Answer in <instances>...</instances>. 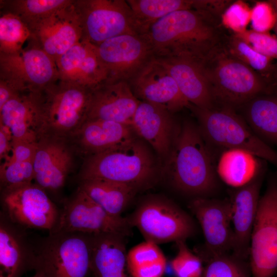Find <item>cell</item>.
Masks as SVG:
<instances>
[{
  "label": "cell",
  "mask_w": 277,
  "mask_h": 277,
  "mask_svg": "<svg viewBox=\"0 0 277 277\" xmlns=\"http://www.w3.org/2000/svg\"><path fill=\"white\" fill-rule=\"evenodd\" d=\"M217 17L202 10H180L161 18L142 35L155 57H183L200 63L222 44Z\"/></svg>",
  "instance_id": "cell-1"
},
{
  "label": "cell",
  "mask_w": 277,
  "mask_h": 277,
  "mask_svg": "<svg viewBox=\"0 0 277 277\" xmlns=\"http://www.w3.org/2000/svg\"><path fill=\"white\" fill-rule=\"evenodd\" d=\"M161 175L178 190L197 197L215 188L217 174L211 147L197 124L186 120L179 126L169 155L162 165Z\"/></svg>",
  "instance_id": "cell-2"
},
{
  "label": "cell",
  "mask_w": 277,
  "mask_h": 277,
  "mask_svg": "<svg viewBox=\"0 0 277 277\" xmlns=\"http://www.w3.org/2000/svg\"><path fill=\"white\" fill-rule=\"evenodd\" d=\"M161 175V164L156 154L136 135L111 149L87 156L78 177L80 181H113L140 190L154 184Z\"/></svg>",
  "instance_id": "cell-3"
},
{
  "label": "cell",
  "mask_w": 277,
  "mask_h": 277,
  "mask_svg": "<svg viewBox=\"0 0 277 277\" xmlns=\"http://www.w3.org/2000/svg\"><path fill=\"white\" fill-rule=\"evenodd\" d=\"M199 64L209 84L215 107L235 110L266 92L262 75L231 54L225 44Z\"/></svg>",
  "instance_id": "cell-4"
},
{
  "label": "cell",
  "mask_w": 277,
  "mask_h": 277,
  "mask_svg": "<svg viewBox=\"0 0 277 277\" xmlns=\"http://www.w3.org/2000/svg\"><path fill=\"white\" fill-rule=\"evenodd\" d=\"M92 90L58 78L39 91L38 140L68 141L86 120Z\"/></svg>",
  "instance_id": "cell-5"
},
{
  "label": "cell",
  "mask_w": 277,
  "mask_h": 277,
  "mask_svg": "<svg viewBox=\"0 0 277 277\" xmlns=\"http://www.w3.org/2000/svg\"><path fill=\"white\" fill-rule=\"evenodd\" d=\"M188 108L196 117L200 130L211 147L243 149L277 165V152L254 134L235 110L204 109L191 104Z\"/></svg>",
  "instance_id": "cell-6"
},
{
  "label": "cell",
  "mask_w": 277,
  "mask_h": 277,
  "mask_svg": "<svg viewBox=\"0 0 277 277\" xmlns=\"http://www.w3.org/2000/svg\"><path fill=\"white\" fill-rule=\"evenodd\" d=\"M91 258V234L51 233L35 250L33 269L44 277H86Z\"/></svg>",
  "instance_id": "cell-7"
},
{
  "label": "cell",
  "mask_w": 277,
  "mask_h": 277,
  "mask_svg": "<svg viewBox=\"0 0 277 277\" xmlns=\"http://www.w3.org/2000/svg\"><path fill=\"white\" fill-rule=\"evenodd\" d=\"M146 241L157 244L185 241L195 231L191 217L167 198L153 195L138 205L129 219Z\"/></svg>",
  "instance_id": "cell-8"
},
{
  "label": "cell",
  "mask_w": 277,
  "mask_h": 277,
  "mask_svg": "<svg viewBox=\"0 0 277 277\" xmlns=\"http://www.w3.org/2000/svg\"><path fill=\"white\" fill-rule=\"evenodd\" d=\"M82 39L96 46L113 37L139 34L130 6L125 0H73Z\"/></svg>",
  "instance_id": "cell-9"
},
{
  "label": "cell",
  "mask_w": 277,
  "mask_h": 277,
  "mask_svg": "<svg viewBox=\"0 0 277 277\" xmlns=\"http://www.w3.org/2000/svg\"><path fill=\"white\" fill-rule=\"evenodd\" d=\"M58 78L54 60L31 38L20 50L0 53V80L18 92H38Z\"/></svg>",
  "instance_id": "cell-10"
},
{
  "label": "cell",
  "mask_w": 277,
  "mask_h": 277,
  "mask_svg": "<svg viewBox=\"0 0 277 277\" xmlns=\"http://www.w3.org/2000/svg\"><path fill=\"white\" fill-rule=\"evenodd\" d=\"M249 259L252 277H273L276 274L277 181L274 180L260 198Z\"/></svg>",
  "instance_id": "cell-11"
},
{
  "label": "cell",
  "mask_w": 277,
  "mask_h": 277,
  "mask_svg": "<svg viewBox=\"0 0 277 277\" xmlns=\"http://www.w3.org/2000/svg\"><path fill=\"white\" fill-rule=\"evenodd\" d=\"M131 226L129 219L110 215L78 188L60 212L57 224L49 233L80 232L125 237L130 234Z\"/></svg>",
  "instance_id": "cell-12"
},
{
  "label": "cell",
  "mask_w": 277,
  "mask_h": 277,
  "mask_svg": "<svg viewBox=\"0 0 277 277\" xmlns=\"http://www.w3.org/2000/svg\"><path fill=\"white\" fill-rule=\"evenodd\" d=\"M45 191L33 183L3 190L2 213L21 228L50 232L57 224L60 212Z\"/></svg>",
  "instance_id": "cell-13"
},
{
  "label": "cell",
  "mask_w": 277,
  "mask_h": 277,
  "mask_svg": "<svg viewBox=\"0 0 277 277\" xmlns=\"http://www.w3.org/2000/svg\"><path fill=\"white\" fill-rule=\"evenodd\" d=\"M97 48L109 81L128 82L154 57L145 36L136 33L113 37Z\"/></svg>",
  "instance_id": "cell-14"
},
{
  "label": "cell",
  "mask_w": 277,
  "mask_h": 277,
  "mask_svg": "<svg viewBox=\"0 0 277 277\" xmlns=\"http://www.w3.org/2000/svg\"><path fill=\"white\" fill-rule=\"evenodd\" d=\"M128 82L139 101L161 105L173 114L190 104L168 69L155 57Z\"/></svg>",
  "instance_id": "cell-15"
},
{
  "label": "cell",
  "mask_w": 277,
  "mask_h": 277,
  "mask_svg": "<svg viewBox=\"0 0 277 277\" xmlns=\"http://www.w3.org/2000/svg\"><path fill=\"white\" fill-rule=\"evenodd\" d=\"M189 208L202 228L207 257L228 253L232 250L233 233L230 201L196 197L190 203Z\"/></svg>",
  "instance_id": "cell-16"
},
{
  "label": "cell",
  "mask_w": 277,
  "mask_h": 277,
  "mask_svg": "<svg viewBox=\"0 0 277 277\" xmlns=\"http://www.w3.org/2000/svg\"><path fill=\"white\" fill-rule=\"evenodd\" d=\"M73 2L28 28L32 39L55 62L82 39L81 24Z\"/></svg>",
  "instance_id": "cell-17"
},
{
  "label": "cell",
  "mask_w": 277,
  "mask_h": 277,
  "mask_svg": "<svg viewBox=\"0 0 277 277\" xmlns=\"http://www.w3.org/2000/svg\"><path fill=\"white\" fill-rule=\"evenodd\" d=\"M173 115L163 106L140 101L132 122L135 133L151 147L161 166L169 155L179 127Z\"/></svg>",
  "instance_id": "cell-18"
},
{
  "label": "cell",
  "mask_w": 277,
  "mask_h": 277,
  "mask_svg": "<svg viewBox=\"0 0 277 277\" xmlns=\"http://www.w3.org/2000/svg\"><path fill=\"white\" fill-rule=\"evenodd\" d=\"M68 141L43 137L37 141L33 160L34 181L45 190L56 191L72 170L73 154Z\"/></svg>",
  "instance_id": "cell-19"
},
{
  "label": "cell",
  "mask_w": 277,
  "mask_h": 277,
  "mask_svg": "<svg viewBox=\"0 0 277 277\" xmlns=\"http://www.w3.org/2000/svg\"><path fill=\"white\" fill-rule=\"evenodd\" d=\"M140 102L128 82L106 80L92 90L86 121L99 119L131 125Z\"/></svg>",
  "instance_id": "cell-20"
},
{
  "label": "cell",
  "mask_w": 277,
  "mask_h": 277,
  "mask_svg": "<svg viewBox=\"0 0 277 277\" xmlns=\"http://www.w3.org/2000/svg\"><path fill=\"white\" fill-rule=\"evenodd\" d=\"M58 78L93 89L107 79L97 46L81 40L55 61Z\"/></svg>",
  "instance_id": "cell-21"
},
{
  "label": "cell",
  "mask_w": 277,
  "mask_h": 277,
  "mask_svg": "<svg viewBox=\"0 0 277 277\" xmlns=\"http://www.w3.org/2000/svg\"><path fill=\"white\" fill-rule=\"evenodd\" d=\"M262 176L259 175L248 184L236 188L230 200L233 233L234 255L247 260L251 233L256 214Z\"/></svg>",
  "instance_id": "cell-22"
},
{
  "label": "cell",
  "mask_w": 277,
  "mask_h": 277,
  "mask_svg": "<svg viewBox=\"0 0 277 277\" xmlns=\"http://www.w3.org/2000/svg\"><path fill=\"white\" fill-rule=\"evenodd\" d=\"M38 92H20L0 109V124L8 130L12 142L38 141L40 122Z\"/></svg>",
  "instance_id": "cell-23"
},
{
  "label": "cell",
  "mask_w": 277,
  "mask_h": 277,
  "mask_svg": "<svg viewBox=\"0 0 277 277\" xmlns=\"http://www.w3.org/2000/svg\"><path fill=\"white\" fill-rule=\"evenodd\" d=\"M131 125L99 119L86 121L68 140L87 156L114 148L136 136Z\"/></svg>",
  "instance_id": "cell-24"
},
{
  "label": "cell",
  "mask_w": 277,
  "mask_h": 277,
  "mask_svg": "<svg viewBox=\"0 0 277 277\" xmlns=\"http://www.w3.org/2000/svg\"><path fill=\"white\" fill-rule=\"evenodd\" d=\"M155 58L168 69L190 104L204 109L215 107L209 84L197 62L183 57Z\"/></svg>",
  "instance_id": "cell-25"
},
{
  "label": "cell",
  "mask_w": 277,
  "mask_h": 277,
  "mask_svg": "<svg viewBox=\"0 0 277 277\" xmlns=\"http://www.w3.org/2000/svg\"><path fill=\"white\" fill-rule=\"evenodd\" d=\"M18 227L1 213L0 277H21L27 268L33 269L35 250Z\"/></svg>",
  "instance_id": "cell-26"
},
{
  "label": "cell",
  "mask_w": 277,
  "mask_h": 277,
  "mask_svg": "<svg viewBox=\"0 0 277 277\" xmlns=\"http://www.w3.org/2000/svg\"><path fill=\"white\" fill-rule=\"evenodd\" d=\"M91 270L95 277H132L127 261L125 237L91 234Z\"/></svg>",
  "instance_id": "cell-27"
},
{
  "label": "cell",
  "mask_w": 277,
  "mask_h": 277,
  "mask_svg": "<svg viewBox=\"0 0 277 277\" xmlns=\"http://www.w3.org/2000/svg\"><path fill=\"white\" fill-rule=\"evenodd\" d=\"M240 108L242 117L262 141L277 146V93L255 96Z\"/></svg>",
  "instance_id": "cell-28"
},
{
  "label": "cell",
  "mask_w": 277,
  "mask_h": 277,
  "mask_svg": "<svg viewBox=\"0 0 277 277\" xmlns=\"http://www.w3.org/2000/svg\"><path fill=\"white\" fill-rule=\"evenodd\" d=\"M110 215L120 217L139 191L126 184L102 179L80 181L79 187Z\"/></svg>",
  "instance_id": "cell-29"
},
{
  "label": "cell",
  "mask_w": 277,
  "mask_h": 277,
  "mask_svg": "<svg viewBox=\"0 0 277 277\" xmlns=\"http://www.w3.org/2000/svg\"><path fill=\"white\" fill-rule=\"evenodd\" d=\"M258 158L243 149H224L215 166L216 174L227 185L241 187L260 175Z\"/></svg>",
  "instance_id": "cell-30"
},
{
  "label": "cell",
  "mask_w": 277,
  "mask_h": 277,
  "mask_svg": "<svg viewBox=\"0 0 277 277\" xmlns=\"http://www.w3.org/2000/svg\"><path fill=\"white\" fill-rule=\"evenodd\" d=\"M137 30L145 34L155 23L176 11L194 9L195 0H126Z\"/></svg>",
  "instance_id": "cell-31"
},
{
  "label": "cell",
  "mask_w": 277,
  "mask_h": 277,
  "mask_svg": "<svg viewBox=\"0 0 277 277\" xmlns=\"http://www.w3.org/2000/svg\"><path fill=\"white\" fill-rule=\"evenodd\" d=\"M127 264L132 277H162L166 269V259L157 244L145 241L131 248L127 253Z\"/></svg>",
  "instance_id": "cell-32"
},
{
  "label": "cell",
  "mask_w": 277,
  "mask_h": 277,
  "mask_svg": "<svg viewBox=\"0 0 277 277\" xmlns=\"http://www.w3.org/2000/svg\"><path fill=\"white\" fill-rule=\"evenodd\" d=\"M71 2L72 0L1 1V11L17 16L29 28Z\"/></svg>",
  "instance_id": "cell-33"
},
{
  "label": "cell",
  "mask_w": 277,
  "mask_h": 277,
  "mask_svg": "<svg viewBox=\"0 0 277 277\" xmlns=\"http://www.w3.org/2000/svg\"><path fill=\"white\" fill-rule=\"evenodd\" d=\"M31 38L29 29L18 17L1 11L0 53L16 52L25 47Z\"/></svg>",
  "instance_id": "cell-34"
},
{
  "label": "cell",
  "mask_w": 277,
  "mask_h": 277,
  "mask_svg": "<svg viewBox=\"0 0 277 277\" xmlns=\"http://www.w3.org/2000/svg\"><path fill=\"white\" fill-rule=\"evenodd\" d=\"M202 277H251L247 260L229 253L206 257Z\"/></svg>",
  "instance_id": "cell-35"
},
{
  "label": "cell",
  "mask_w": 277,
  "mask_h": 277,
  "mask_svg": "<svg viewBox=\"0 0 277 277\" xmlns=\"http://www.w3.org/2000/svg\"><path fill=\"white\" fill-rule=\"evenodd\" d=\"M225 46L231 54L259 74L267 73L271 69L273 59L258 52L234 34L229 38Z\"/></svg>",
  "instance_id": "cell-36"
},
{
  "label": "cell",
  "mask_w": 277,
  "mask_h": 277,
  "mask_svg": "<svg viewBox=\"0 0 277 277\" xmlns=\"http://www.w3.org/2000/svg\"><path fill=\"white\" fill-rule=\"evenodd\" d=\"M33 161L9 160L1 166V181L4 190L32 183Z\"/></svg>",
  "instance_id": "cell-37"
},
{
  "label": "cell",
  "mask_w": 277,
  "mask_h": 277,
  "mask_svg": "<svg viewBox=\"0 0 277 277\" xmlns=\"http://www.w3.org/2000/svg\"><path fill=\"white\" fill-rule=\"evenodd\" d=\"M178 252L171 261V268L176 277H202L201 259L187 247L185 241L177 242Z\"/></svg>",
  "instance_id": "cell-38"
},
{
  "label": "cell",
  "mask_w": 277,
  "mask_h": 277,
  "mask_svg": "<svg viewBox=\"0 0 277 277\" xmlns=\"http://www.w3.org/2000/svg\"><path fill=\"white\" fill-rule=\"evenodd\" d=\"M251 8L245 2L236 1L232 2L221 16L222 24L233 32L241 33L246 30L250 23Z\"/></svg>",
  "instance_id": "cell-39"
},
{
  "label": "cell",
  "mask_w": 277,
  "mask_h": 277,
  "mask_svg": "<svg viewBox=\"0 0 277 277\" xmlns=\"http://www.w3.org/2000/svg\"><path fill=\"white\" fill-rule=\"evenodd\" d=\"M250 45L256 51L272 59L277 60V38L268 32L263 33L246 30L233 34Z\"/></svg>",
  "instance_id": "cell-40"
},
{
  "label": "cell",
  "mask_w": 277,
  "mask_h": 277,
  "mask_svg": "<svg viewBox=\"0 0 277 277\" xmlns=\"http://www.w3.org/2000/svg\"><path fill=\"white\" fill-rule=\"evenodd\" d=\"M275 22V12L269 1L257 2L251 8L252 30L259 32H268L274 28Z\"/></svg>",
  "instance_id": "cell-41"
},
{
  "label": "cell",
  "mask_w": 277,
  "mask_h": 277,
  "mask_svg": "<svg viewBox=\"0 0 277 277\" xmlns=\"http://www.w3.org/2000/svg\"><path fill=\"white\" fill-rule=\"evenodd\" d=\"M37 146V142H11V154L7 160L33 161Z\"/></svg>",
  "instance_id": "cell-42"
},
{
  "label": "cell",
  "mask_w": 277,
  "mask_h": 277,
  "mask_svg": "<svg viewBox=\"0 0 277 277\" xmlns=\"http://www.w3.org/2000/svg\"><path fill=\"white\" fill-rule=\"evenodd\" d=\"M0 125V156L1 159L5 158L6 161L10 157V150L11 151L12 137L8 130Z\"/></svg>",
  "instance_id": "cell-43"
},
{
  "label": "cell",
  "mask_w": 277,
  "mask_h": 277,
  "mask_svg": "<svg viewBox=\"0 0 277 277\" xmlns=\"http://www.w3.org/2000/svg\"><path fill=\"white\" fill-rule=\"evenodd\" d=\"M19 92L5 81L0 80V109Z\"/></svg>",
  "instance_id": "cell-44"
},
{
  "label": "cell",
  "mask_w": 277,
  "mask_h": 277,
  "mask_svg": "<svg viewBox=\"0 0 277 277\" xmlns=\"http://www.w3.org/2000/svg\"><path fill=\"white\" fill-rule=\"evenodd\" d=\"M271 4L272 5L276 14V22L274 28H275V31L276 33V37L277 38V0L269 1Z\"/></svg>",
  "instance_id": "cell-45"
},
{
  "label": "cell",
  "mask_w": 277,
  "mask_h": 277,
  "mask_svg": "<svg viewBox=\"0 0 277 277\" xmlns=\"http://www.w3.org/2000/svg\"><path fill=\"white\" fill-rule=\"evenodd\" d=\"M31 277H44V276L39 272L35 271V274Z\"/></svg>",
  "instance_id": "cell-46"
}]
</instances>
